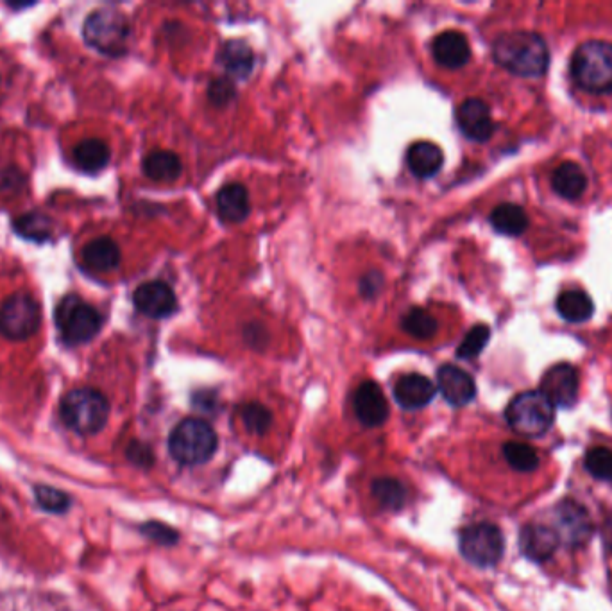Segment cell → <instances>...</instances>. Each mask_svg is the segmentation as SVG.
Returning <instances> with one entry per match:
<instances>
[{"label": "cell", "instance_id": "5b68a950", "mask_svg": "<svg viewBox=\"0 0 612 611\" xmlns=\"http://www.w3.org/2000/svg\"><path fill=\"white\" fill-rule=\"evenodd\" d=\"M505 418L519 436L539 438L552 429L555 407L541 391H525L510 400Z\"/></svg>", "mask_w": 612, "mask_h": 611}, {"label": "cell", "instance_id": "7a4b0ae2", "mask_svg": "<svg viewBox=\"0 0 612 611\" xmlns=\"http://www.w3.org/2000/svg\"><path fill=\"white\" fill-rule=\"evenodd\" d=\"M571 78L591 94L612 92V44L589 40L571 58Z\"/></svg>", "mask_w": 612, "mask_h": 611}, {"label": "cell", "instance_id": "2e32d148", "mask_svg": "<svg viewBox=\"0 0 612 611\" xmlns=\"http://www.w3.org/2000/svg\"><path fill=\"white\" fill-rule=\"evenodd\" d=\"M559 536L552 525L528 524L519 533V547L528 560L544 563L559 547Z\"/></svg>", "mask_w": 612, "mask_h": 611}, {"label": "cell", "instance_id": "8d00e7d4", "mask_svg": "<svg viewBox=\"0 0 612 611\" xmlns=\"http://www.w3.org/2000/svg\"><path fill=\"white\" fill-rule=\"evenodd\" d=\"M235 88L233 83L228 79H215L212 85H210V99L213 104L217 106H224V104L231 103L233 97H235Z\"/></svg>", "mask_w": 612, "mask_h": 611}, {"label": "cell", "instance_id": "1f68e13d", "mask_svg": "<svg viewBox=\"0 0 612 611\" xmlns=\"http://www.w3.org/2000/svg\"><path fill=\"white\" fill-rule=\"evenodd\" d=\"M15 230L29 241L43 242L51 237V221L42 214H26L15 221Z\"/></svg>", "mask_w": 612, "mask_h": 611}, {"label": "cell", "instance_id": "277c9868", "mask_svg": "<svg viewBox=\"0 0 612 611\" xmlns=\"http://www.w3.org/2000/svg\"><path fill=\"white\" fill-rule=\"evenodd\" d=\"M60 414L68 429L81 436H92L108 423L110 404L106 396L95 389H74L61 400Z\"/></svg>", "mask_w": 612, "mask_h": 611}, {"label": "cell", "instance_id": "3957f363", "mask_svg": "<svg viewBox=\"0 0 612 611\" xmlns=\"http://www.w3.org/2000/svg\"><path fill=\"white\" fill-rule=\"evenodd\" d=\"M217 447L219 439L212 425L199 418H187L170 432V456L174 457L179 465H204L215 456Z\"/></svg>", "mask_w": 612, "mask_h": 611}, {"label": "cell", "instance_id": "f1b7e54d", "mask_svg": "<svg viewBox=\"0 0 612 611\" xmlns=\"http://www.w3.org/2000/svg\"><path fill=\"white\" fill-rule=\"evenodd\" d=\"M503 456L514 470L518 472H534L539 466V456L536 450L519 441H509L503 445Z\"/></svg>", "mask_w": 612, "mask_h": 611}, {"label": "cell", "instance_id": "d6986e66", "mask_svg": "<svg viewBox=\"0 0 612 611\" xmlns=\"http://www.w3.org/2000/svg\"><path fill=\"white\" fill-rule=\"evenodd\" d=\"M407 164L410 173L417 178H432L441 171L444 155L434 142H416L408 149Z\"/></svg>", "mask_w": 612, "mask_h": 611}, {"label": "cell", "instance_id": "60d3db41", "mask_svg": "<svg viewBox=\"0 0 612 611\" xmlns=\"http://www.w3.org/2000/svg\"><path fill=\"white\" fill-rule=\"evenodd\" d=\"M607 543L611 545L612 549V524H609V533H607Z\"/></svg>", "mask_w": 612, "mask_h": 611}, {"label": "cell", "instance_id": "ac0fdd59", "mask_svg": "<svg viewBox=\"0 0 612 611\" xmlns=\"http://www.w3.org/2000/svg\"><path fill=\"white\" fill-rule=\"evenodd\" d=\"M432 51L437 63L451 70L462 69L471 58L468 38L459 31L441 33L435 38Z\"/></svg>", "mask_w": 612, "mask_h": 611}, {"label": "cell", "instance_id": "9a60e30c", "mask_svg": "<svg viewBox=\"0 0 612 611\" xmlns=\"http://www.w3.org/2000/svg\"><path fill=\"white\" fill-rule=\"evenodd\" d=\"M459 128L469 140L487 142L493 137L494 124L489 106L482 99H468L457 110Z\"/></svg>", "mask_w": 612, "mask_h": 611}, {"label": "cell", "instance_id": "603a6c76", "mask_svg": "<svg viewBox=\"0 0 612 611\" xmlns=\"http://www.w3.org/2000/svg\"><path fill=\"white\" fill-rule=\"evenodd\" d=\"M552 185L555 192L564 199H578L587 187V178L582 167L575 162H564L553 173Z\"/></svg>", "mask_w": 612, "mask_h": 611}, {"label": "cell", "instance_id": "52a82bcc", "mask_svg": "<svg viewBox=\"0 0 612 611\" xmlns=\"http://www.w3.org/2000/svg\"><path fill=\"white\" fill-rule=\"evenodd\" d=\"M56 325L67 345H85L92 341L102 327V318L94 305L77 294L65 296L54 310Z\"/></svg>", "mask_w": 612, "mask_h": 611}, {"label": "cell", "instance_id": "7c38bea8", "mask_svg": "<svg viewBox=\"0 0 612 611\" xmlns=\"http://www.w3.org/2000/svg\"><path fill=\"white\" fill-rule=\"evenodd\" d=\"M353 409L358 422L367 429L382 427L389 418V402L383 395L382 388L373 380H366L358 386L353 395Z\"/></svg>", "mask_w": 612, "mask_h": 611}, {"label": "cell", "instance_id": "6da1fadb", "mask_svg": "<svg viewBox=\"0 0 612 611\" xmlns=\"http://www.w3.org/2000/svg\"><path fill=\"white\" fill-rule=\"evenodd\" d=\"M493 56L500 67L521 78H539L550 65L548 47L532 31H510L498 36Z\"/></svg>", "mask_w": 612, "mask_h": 611}, {"label": "cell", "instance_id": "9c48e42d", "mask_svg": "<svg viewBox=\"0 0 612 611\" xmlns=\"http://www.w3.org/2000/svg\"><path fill=\"white\" fill-rule=\"evenodd\" d=\"M42 325V310L31 294L17 293L0 307V332L13 341L34 336Z\"/></svg>", "mask_w": 612, "mask_h": 611}, {"label": "cell", "instance_id": "30bf717a", "mask_svg": "<svg viewBox=\"0 0 612 611\" xmlns=\"http://www.w3.org/2000/svg\"><path fill=\"white\" fill-rule=\"evenodd\" d=\"M555 533L570 549L584 547L593 534V522L584 506L577 500L564 499L555 508Z\"/></svg>", "mask_w": 612, "mask_h": 611}, {"label": "cell", "instance_id": "4fadbf2b", "mask_svg": "<svg viewBox=\"0 0 612 611\" xmlns=\"http://www.w3.org/2000/svg\"><path fill=\"white\" fill-rule=\"evenodd\" d=\"M133 302L138 312L153 319L169 318L178 309L176 294L160 280L140 285L133 294Z\"/></svg>", "mask_w": 612, "mask_h": 611}, {"label": "cell", "instance_id": "7402d4cb", "mask_svg": "<svg viewBox=\"0 0 612 611\" xmlns=\"http://www.w3.org/2000/svg\"><path fill=\"white\" fill-rule=\"evenodd\" d=\"M219 63L230 72L231 76L246 79L255 65V56L246 42L230 40L222 45L221 52H219Z\"/></svg>", "mask_w": 612, "mask_h": 611}, {"label": "cell", "instance_id": "74e56055", "mask_svg": "<svg viewBox=\"0 0 612 611\" xmlns=\"http://www.w3.org/2000/svg\"><path fill=\"white\" fill-rule=\"evenodd\" d=\"M31 594H18V592H0V611H27L33 603H31Z\"/></svg>", "mask_w": 612, "mask_h": 611}, {"label": "cell", "instance_id": "f35d334b", "mask_svg": "<svg viewBox=\"0 0 612 611\" xmlns=\"http://www.w3.org/2000/svg\"><path fill=\"white\" fill-rule=\"evenodd\" d=\"M128 457L131 459V463H135L136 466H144V468H149L154 463L151 447H147L144 443H138V441L129 445Z\"/></svg>", "mask_w": 612, "mask_h": 611}, {"label": "cell", "instance_id": "5bb4252c", "mask_svg": "<svg viewBox=\"0 0 612 611\" xmlns=\"http://www.w3.org/2000/svg\"><path fill=\"white\" fill-rule=\"evenodd\" d=\"M437 388L444 396V400L453 407H464L475 400V380L468 371L460 370L459 366L453 364H444L439 368Z\"/></svg>", "mask_w": 612, "mask_h": 611}, {"label": "cell", "instance_id": "484cf974", "mask_svg": "<svg viewBox=\"0 0 612 611\" xmlns=\"http://www.w3.org/2000/svg\"><path fill=\"white\" fill-rule=\"evenodd\" d=\"M557 310L562 318L570 323H582L593 316L595 312V303L591 300L589 294L580 291V289H570L564 291L557 298Z\"/></svg>", "mask_w": 612, "mask_h": 611}, {"label": "cell", "instance_id": "d6a6232c", "mask_svg": "<svg viewBox=\"0 0 612 611\" xmlns=\"http://www.w3.org/2000/svg\"><path fill=\"white\" fill-rule=\"evenodd\" d=\"M586 470L598 481H612V450L607 447H593L586 454Z\"/></svg>", "mask_w": 612, "mask_h": 611}, {"label": "cell", "instance_id": "83f0119b", "mask_svg": "<svg viewBox=\"0 0 612 611\" xmlns=\"http://www.w3.org/2000/svg\"><path fill=\"white\" fill-rule=\"evenodd\" d=\"M371 493L382 509H389V511H400L407 502V488L403 486V482L392 479V477L374 479L371 484Z\"/></svg>", "mask_w": 612, "mask_h": 611}, {"label": "cell", "instance_id": "d4e9b609", "mask_svg": "<svg viewBox=\"0 0 612 611\" xmlns=\"http://www.w3.org/2000/svg\"><path fill=\"white\" fill-rule=\"evenodd\" d=\"M144 173L147 178L154 181H169L178 180L179 174L183 171V165L176 153L172 151H153L144 158Z\"/></svg>", "mask_w": 612, "mask_h": 611}, {"label": "cell", "instance_id": "e0dca14e", "mask_svg": "<svg viewBox=\"0 0 612 611\" xmlns=\"http://www.w3.org/2000/svg\"><path fill=\"white\" fill-rule=\"evenodd\" d=\"M435 391L437 388L428 377L410 373L396 382L394 400L407 411H419L434 400Z\"/></svg>", "mask_w": 612, "mask_h": 611}, {"label": "cell", "instance_id": "8992f818", "mask_svg": "<svg viewBox=\"0 0 612 611\" xmlns=\"http://www.w3.org/2000/svg\"><path fill=\"white\" fill-rule=\"evenodd\" d=\"M131 35L128 18L117 9L102 8L94 11L86 18L83 26V36L86 44L106 54V56H122L128 51V40Z\"/></svg>", "mask_w": 612, "mask_h": 611}, {"label": "cell", "instance_id": "cb8c5ba5", "mask_svg": "<svg viewBox=\"0 0 612 611\" xmlns=\"http://www.w3.org/2000/svg\"><path fill=\"white\" fill-rule=\"evenodd\" d=\"M111 151L99 138H88L74 149V162L85 173H99L110 164Z\"/></svg>", "mask_w": 612, "mask_h": 611}, {"label": "cell", "instance_id": "836d02e7", "mask_svg": "<svg viewBox=\"0 0 612 611\" xmlns=\"http://www.w3.org/2000/svg\"><path fill=\"white\" fill-rule=\"evenodd\" d=\"M491 330L487 325H476L468 332V336L464 337V341L457 348V357L464 361H471L484 352L485 346L489 343Z\"/></svg>", "mask_w": 612, "mask_h": 611}, {"label": "cell", "instance_id": "44dd1931", "mask_svg": "<svg viewBox=\"0 0 612 611\" xmlns=\"http://www.w3.org/2000/svg\"><path fill=\"white\" fill-rule=\"evenodd\" d=\"M83 262L88 269L97 273H108L120 264V250L110 237H99L86 244L83 250Z\"/></svg>", "mask_w": 612, "mask_h": 611}, {"label": "cell", "instance_id": "e575fe53", "mask_svg": "<svg viewBox=\"0 0 612 611\" xmlns=\"http://www.w3.org/2000/svg\"><path fill=\"white\" fill-rule=\"evenodd\" d=\"M36 500L38 504L42 506L45 511H51V513H63L67 511L70 506V499H68L65 493L49 488V486H38L36 490Z\"/></svg>", "mask_w": 612, "mask_h": 611}, {"label": "cell", "instance_id": "8fae6325", "mask_svg": "<svg viewBox=\"0 0 612 611\" xmlns=\"http://www.w3.org/2000/svg\"><path fill=\"white\" fill-rule=\"evenodd\" d=\"M580 389V377L575 366L571 364H555L550 370L546 371L541 379V393L553 407L570 409L575 405Z\"/></svg>", "mask_w": 612, "mask_h": 611}, {"label": "cell", "instance_id": "ffe728a7", "mask_svg": "<svg viewBox=\"0 0 612 611\" xmlns=\"http://www.w3.org/2000/svg\"><path fill=\"white\" fill-rule=\"evenodd\" d=\"M217 208L226 223H242L249 216V196L244 185L230 183L217 194Z\"/></svg>", "mask_w": 612, "mask_h": 611}, {"label": "cell", "instance_id": "4316f807", "mask_svg": "<svg viewBox=\"0 0 612 611\" xmlns=\"http://www.w3.org/2000/svg\"><path fill=\"white\" fill-rule=\"evenodd\" d=\"M491 224L494 230L503 235L516 237L528 228L527 212L514 203H502L491 212Z\"/></svg>", "mask_w": 612, "mask_h": 611}, {"label": "cell", "instance_id": "f546056e", "mask_svg": "<svg viewBox=\"0 0 612 611\" xmlns=\"http://www.w3.org/2000/svg\"><path fill=\"white\" fill-rule=\"evenodd\" d=\"M403 330L416 339H430L437 332V321L428 310L416 307L408 310L403 318Z\"/></svg>", "mask_w": 612, "mask_h": 611}, {"label": "cell", "instance_id": "ba28073f", "mask_svg": "<svg viewBox=\"0 0 612 611\" xmlns=\"http://www.w3.org/2000/svg\"><path fill=\"white\" fill-rule=\"evenodd\" d=\"M460 554L478 568L498 565L505 552V538L498 525L489 522L468 525L459 538Z\"/></svg>", "mask_w": 612, "mask_h": 611}, {"label": "cell", "instance_id": "d590c367", "mask_svg": "<svg viewBox=\"0 0 612 611\" xmlns=\"http://www.w3.org/2000/svg\"><path fill=\"white\" fill-rule=\"evenodd\" d=\"M142 533L149 540H153V542L163 545V547L176 545L179 540L178 531L174 527H170V525L162 524V522H147V524L142 525Z\"/></svg>", "mask_w": 612, "mask_h": 611}, {"label": "cell", "instance_id": "ab89813d", "mask_svg": "<svg viewBox=\"0 0 612 611\" xmlns=\"http://www.w3.org/2000/svg\"><path fill=\"white\" fill-rule=\"evenodd\" d=\"M360 291L367 298H373L380 291V287H382V275L380 273H369V275L364 276L362 278V284H360Z\"/></svg>", "mask_w": 612, "mask_h": 611}, {"label": "cell", "instance_id": "4dcf8cb0", "mask_svg": "<svg viewBox=\"0 0 612 611\" xmlns=\"http://www.w3.org/2000/svg\"><path fill=\"white\" fill-rule=\"evenodd\" d=\"M240 418L247 432L255 436H264L272 427V413L265 405L249 402L240 407Z\"/></svg>", "mask_w": 612, "mask_h": 611}]
</instances>
